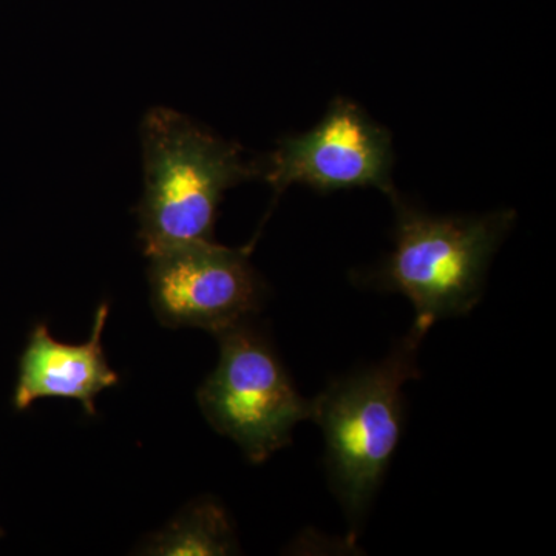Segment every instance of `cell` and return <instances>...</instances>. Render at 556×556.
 I'll return each instance as SVG.
<instances>
[{
	"instance_id": "1",
	"label": "cell",
	"mask_w": 556,
	"mask_h": 556,
	"mask_svg": "<svg viewBox=\"0 0 556 556\" xmlns=\"http://www.w3.org/2000/svg\"><path fill=\"white\" fill-rule=\"evenodd\" d=\"M412 331L379 364L332 380L313 402L324 431L329 484L350 525V540L367 517L404 431V387L419 378Z\"/></svg>"
},
{
	"instance_id": "2",
	"label": "cell",
	"mask_w": 556,
	"mask_h": 556,
	"mask_svg": "<svg viewBox=\"0 0 556 556\" xmlns=\"http://www.w3.org/2000/svg\"><path fill=\"white\" fill-rule=\"evenodd\" d=\"M394 249L378 273L376 287L399 292L415 309L409 331L426 338L444 318L471 313L484 292L486 273L514 226L511 208L485 215H434L390 197Z\"/></svg>"
},
{
	"instance_id": "9",
	"label": "cell",
	"mask_w": 556,
	"mask_h": 556,
	"mask_svg": "<svg viewBox=\"0 0 556 556\" xmlns=\"http://www.w3.org/2000/svg\"><path fill=\"white\" fill-rule=\"evenodd\" d=\"M3 535H5V532H3L2 527H0V538H2Z\"/></svg>"
},
{
	"instance_id": "8",
	"label": "cell",
	"mask_w": 556,
	"mask_h": 556,
	"mask_svg": "<svg viewBox=\"0 0 556 556\" xmlns=\"http://www.w3.org/2000/svg\"><path fill=\"white\" fill-rule=\"evenodd\" d=\"M239 548L229 515L217 501L190 504L170 525L150 538L148 555H232Z\"/></svg>"
},
{
	"instance_id": "4",
	"label": "cell",
	"mask_w": 556,
	"mask_h": 556,
	"mask_svg": "<svg viewBox=\"0 0 556 556\" xmlns=\"http://www.w3.org/2000/svg\"><path fill=\"white\" fill-rule=\"evenodd\" d=\"M217 339V368L197 394L201 412L251 463H265L289 445L298 424L311 419L313 402L299 393L269 340L249 320Z\"/></svg>"
},
{
	"instance_id": "5",
	"label": "cell",
	"mask_w": 556,
	"mask_h": 556,
	"mask_svg": "<svg viewBox=\"0 0 556 556\" xmlns=\"http://www.w3.org/2000/svg\"><path fill=\"white\" fill-rule=\"evenodd\" d=\"M251 249L193 241L149 255L150 300L161 325L217 336L258 313L265 283L251 265Z\"/></svg>"
},
{
	"instance_id": "3",
	"label": "cell",
	"mask_w": 556,
	"mask_h": 556,
	"mask_svg": "<svg viewBox=\"0 0 556 556\" xmlns=\"http://www.w3.org/2000/svg\"><path fill=\"white\" fill-rule=\"evenodd\" d=\"M146 190L139 239L146 255L214 240L226 190L257 175L240 149L170 109H153L142 123Z\"/></svg>"
},
{
	"instance_id": "7",
	"label": "cell",
	"mask_w": 556,
	"mask_h": 556,
	"mask_svg": "<svg viewBox=\"0 0 556 556\" xmlns=\"http://www.w3.org/2000/svg\"><path fill=\"white\" fill-rule=\"evenodd\" d=\"M109 317L108 303L94 314L90 339L83 345H68L38 324L22 351L17 382L11 402L17 413L27 412L39 399L61 397L78 401L87 416L97 415L98 394L119 383V375L110 368L102 346V332Z\"/></svg>"
},
{
	"instance_id": "6",
	"label": "cell",
	"mask_w": 556,
	"mask_h": 556,
	"mask_svg": "<svg viewBox=\"0 0 556 556\" xmlns=\"http://www.w3.org/2000/svg\"><path fill=\"white\" fill-rule=\"evenodd\" d=\"M393 139L356 102L336 98L324 118L305 134L281 139L266 166V181L277 195L291 185L318 193L379 189L391 197Z\"/></svg>"
}]
</instances>
